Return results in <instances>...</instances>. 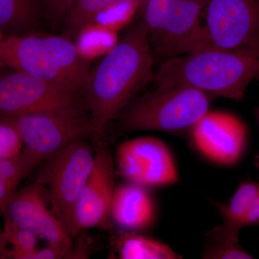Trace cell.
I'll return each mask as SVG.
<instances>
[{"label":"cell","instance_id":"obj_13","mask_svg":"<svg viewBox=\"0 0 259 259\" xmlns=\"http://www.w3.org/2000/svg\"><path fill=\"white\" fill-rule=\"evenodd\" d=\"M5 218L31 232L48 244L71 248L73 236L67 228L47 207L40 185L25 187L13 194L7 206Z\"/></svg>","mask_w":259,"mask_h":259},{"label":"cell","instance_id":"obj_5","mask_svg":"<svg viewBox=\"0 0 259 259\" xmlns=\"http://www.w3.org/2000/svg\"><path fill=\"white\" fill-rule=\"evenodd\" d=\"M81 105L0 118L18 131L23 149L40 161L52 158L75 141L93 136L90 117Z\"/></svg>","mask_w":259,"mask_h":259},{"label":"cell","instance_id":"obj_10","mask_svg":"<svg viewBox=\"0 0 259 259\" xmlns=\"http://www.w3.org/2000/svg\"><path fill=\"white\" fill-rule=\"evenodd\" d=\"M115 161L110 150L98 146L95 163L79 196L73 218V237L92 228L112 227L110 209L115 192Z\"/></svg>","mask_w":259,"mask_h":259},{"label":"cell","instance_id":"obj_8","mask_svg":"<svg viewBox=\"0 0 259 259\" xmlns=\"http://www.w3.org/2000/svg\"><path fill=\"white\" fill-rule=\"evenodd\" d=\"M50 159L45 176L53 211L72 236L75 205L93 170L95 153L82 139L66 146Z\"/></svg>","mask_w":259,"mask_h":259},{"label":"cell","instance_id":"obj_27","mask_svg":"<svg viewBox=\"0 0 259 259\" xmlns=\"http://www.w3.org/2000/svg\"><path fill=\"white\" fill-rule=\"evenodd\" d=\"M136 5H137L138 9L141 10L142 13L143 10H144L145 5L147 3L148 0H133Z\"/></svg>","mask_w":259,"mask_h":259},{"label":"cell","instance_id":"obj_19","mask_svg":"<svg viewBox=\"0 0 259 259\" xmlns=\"http://www.w3.org/2000/svg\"><path fill=\"white\" fill-rule=\"evenodd\" d=\"M38 0H0V30H26L36 20Z\"/></svg>","mask_w":259,"mask_h":259},{"label":"cell","instance_id":"obj_2","mask_svg":"<svg viewBox=\"0 0 259 259\" xmlns=\"http://www.w3.org/2000/svg\"><path fill=\"white\" fill-rule=\"evenodd\" d=\"M259 76V47L205 49L167 58L155 72L156 88L185 85L209 96L242 101Z\"/></svg>","mask_w":259,"mask_h":259},{"label":"cell","instance_id":"obj_3","mask_svg":"<svg viewBox=\"0 0 259 259\" xmlns=\"http://www.w3.org/2000/svg\"><path fill=\"white\" fill-rule=\"evenodd\" d=\"M0 62L78 94L90 64L69 37L12 35L0 40Z\"/></svg>","mask_w":259,"mask_h":259},{"label":"cell","instance_id":"obj_24","mask_svg":"<svg viewBox=\"0 0 259 259\" xmlns=\"http://www.w3.org/2000/svg\"><path fill=\"white\" fill-rule=\"evenodd\" d=\"M71 248L49 244L42 248H37L29 259H62L69 258Z\"/></svg>","mask_w":259,"mask_h":259},{"label":"cell","instance_id":"obj_6","mask_svg":"<svg viewBox=\"0 0 259 259\" xmlns=\"http://www.w3.org/2000/svg\"><path fill=\"white\" fill-rule=\"evenodd\" d=\"M202 15L191 52L259 47V0H209Z\"/></svg>","mask_w":259,"mask_h":259},{"label":"cell","instance_id":"obj_20","mask_svg":"<svg viewBox=\"0 0 259 259\" xmlns=\"http://www.w3.org/2000/svg\"><path fill=\"white\" fill-rule=\"evenodd\" d=\"M118 0H72L66 15L69 37L79 35L83 28L96 21L98 15Z\"/></svg>","mask_w":259,"mask_h":259},{"label":"cell","instance_id":"obj_22","mask_svg":"<svg viewBox=\"0 0 259 259\" xmlns=\"http://www.w3.org/2000/svg\"><path fill=\"white\" fill-rule=\"evenodd\" d=\"M23 143L14 126L0 118V161L18 156Z\"/></svg>","mask_w":259,"mask_h":259},{"label":"cell","instance_id":"obj_4","mask_svg":"<svg viewBox=\"0 0 259 259\" xmlns=\"http://www.w3.org/2000/svg\"><path fill=\"white\" fill-rule=\"evenodd\" d=\"M209 102V95L192 87L156 88L125 107L119 115L120 127L126 132L190 129L208 111Z\"/></svg>","mask_w":259,"mask_h":259},{"label":"cell","instance_id":"obj_18","mask_svg":"<svg viewBox=\"0 0 259 259\" xmlns=\"http://www.w3.org/2000/svg\"><path fill=\"white\" fill-rule=\"evenodd\" d=\"M239 231L221 225L209 233L210 241L203 252L204 258L250 259L253 257L240 245Z\"/></svg>","mask_w":259,"mask_h":259},{"label":"cell","instance_id":"obj_28","mask_svg":"<svg viewBox=\"0 0 259 259\" xmlns=\"http://www.w3.org/2000/svg\"><path fill=\"white\" fill-rule=\"evenodd\" d=\"M255 113H256V118L257 121H258V124L259 126V106L258 107V108H257L256 112H255Z\"/></svg>","mask_w":259,"mask_h":259},{"label":"cell","instance_id":"obj_14","mask_svg":"<svg viewBox=\"0 0 259 259\" xmlns=\"http://www.w3.org/2000/svg\"><path fill=\"white\" fill-rule=\"evenodd\" d=\"M156 205L148 188L127 182L115 187L110 217L112 223L123 231H144L152 226Z\"/></svg>","mask_w":259,"mask_h":259},{"label":"cell","instance_id":"obj_9","mask_svg":"<svg viewBox=\"0 0 259 259\" xmlns=\"http://www.w3.org/2000/svg\"><path fill=\"white\" fill-rule=\"evenodd\" d=\"M115 160L119 175L146 188L171 185L179 181L178 168L169 148L156 138L145 136L122 143Z\"/></svg>","mask_w":259,"mask_h":259},{"label":"cell","instance_id":"obj_17","mask_svg":"<svg viewBox=\"0 0 259 259\" xmlns=\"http://www.w3.org/2000/svg\"><path fill=\"white\" fill-rule=\"evenodd\" d=\"M258 197V182H242L229 202L218 206L223 218L222 224L241 231L242 220Z\"/></svg>","mask_w":259,"mask_h":259},{"label":"cell","instance_id":"obj_15","mask_svg":"<svg viewBox=\"0 0 259 259\" xmlns=\"http://www.w3.org/2000/svg\"><path fill=\"white\" fill-rule=\"evenodd\" d=\"M115 251L121 259H178L182 255L168 245L136 232L123 231L116 238Z\"/></svg>","mask_w":259,"mask_h":259},{"label":"cell","instance_id":"obj_21","mask_svg":"<svg viewBox=\"0 0 259 259\" xmlns=\"http://www.w3.org/2000/svg\"><path fill=\"white\" fill-rule=\"evenodd\" d=\"M136 9L133 0H118L100 13L97 20L100 25L116 32L128 23Z\"/></svg>","mask_w":259,"mask_h":259},{"label":"cell","instance_id":"obj_11","mask_svg":"<svg viewBox=\"0 0 259 259\" xmlns=\"http://www.w3.org/2000/svg\"><path fill=\"white\" fill-rule=\"evenodd\" d=\"M80 105L77 94L26 73L0 78V116L9 117Z\"/></svg>","mask_w":259,"mask_h":259},{"label":"cell","instance_id":"obj_1","mask_svg":"<svg viewBox=\"0 0 259 259\" xmlns=\"http://www.w3.org/2000/svg\"><path fill=\"white\" fill-rule=\"evenodd\" d=\"M154 64L155 54L142 21L128 29L90 71L83 90L95 141L132 99L153 81Z\"/></svg>","mask_w":259,"mask_h":259},{"label":"cell","instance_id":"obj_30","mask_svg":"<svg viewBox=\"0 0 259 259\" xmlns=\"http://www.w3.org/2000/svg\"><path fill=\"white\" fill-rule=\"evenodd\" d=\"M2 231L0 230V236H1Z\"/></svg>","mask_w":259,"mask_h":259},{"label":"cell","instance_id":"obj_16","mask_svg":"<svg viewBox=\"0 0 259 259\" xmlns=\"http://www.w3.org/2000/svg\"><path fill=\"white\" fill-rule=\"evenodd\" d=\"M37 239L31 232L5 218L4 230L0 236V258L29 259L37 249Z\"/></svg>","mask_w":259,"mask_h":259},{"label":"cell","instance_id":"obj_23","mask_svg":"<svg viewBox=\"0 0 259 259\" xmlns=\"http://www.w3.org/2000/svg\"><path fill=\"white\" fill-rule=\"evenodd\" d=\"M49 18L54 23H58L66 18L72 0H40Z\"/></svg>","mask_w":259,"mask_h":259},{"label":"cell","instance_id":"obj_12","mask_svg":"<svg viewBox=\"0 0 259 259\" xmlns=\"http://www.w3.org/2000/svg\"><path fill=\"white\" fill-rule=\"evenodd\" d=\"M190 130L192 144L209 161L232 166L243 156L247 127L231 112L209 110Z\"/></svg>","mask_w":259,"mask_h":259},{"label":"cell","instance_id":"obj_29","mask_svg":"<svg viewBox=\"0 0 259 259\" xmlns=\"http://www.w3.org/2000/svg\"><path fill=\"white\" fill-rule=\"evenodd\" d=\"M3 37H4V35H3V32L0 30V40H1Z\"/></svg>","mask_w":259,"mask_h":259},{"label":"cell","instance_id":"obj_26","mask_svg":"<svg viewBox=\"0 0 259 259\" xmlns=\"http://www.w3.org/2000/svg\"><path fill=\"white\" fill-rule=\"evenodd\" d=\"M259 224V197L241 221L242 228Z\"/></svg>","mask_w":259,"mask_h":259},{"label":"cell","instance_id":"obj_25","mask_svg":"<svg viewBox=\"0 0 259 259\" xmlns=\"http://www.w3.org/2000/svg\"><path fill=\"white\" fill-rule=\"evenodd\" d=\"M15 193L14 189L11 187L1 177H0V211L3 214L6 212L7 206L10 199Z\"/></svg>","mask_w":259,"mask_h":259},{"label":"cell","instance_id":"obj_7","mask_svg":"<svg viewBox=\"0 0 259 259\" xmlns=\"http://www.w3.org/2000/svg\"><path fill=\"white\" fill-rule=\"evenodd\" d=\"M209 0H148L143 23L153 40L155 55L169 58L189 54Z\"/></svg>","mask_w":259,"mask_h":259}]
</instances>
